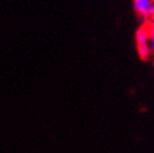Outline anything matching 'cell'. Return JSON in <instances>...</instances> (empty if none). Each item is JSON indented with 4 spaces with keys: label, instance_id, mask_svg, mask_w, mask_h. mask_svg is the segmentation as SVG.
Returning a JSON list of instances; mask_svg holds the SVG:
<instances>
[{
    "label": "cell",
    "instance_id": "1",
    "mask_svg": "<svg viewBox=\"0 0 154 153\" xmlns=\"http://www.w3.org/2000/svg\"><path fill=\"white\" fill-rule=\"evenodd\" d=\"M152 5V0H133V8L139 18L147 20L149 18V8Z\"/></svg>",
    "mask_w": 154,
    "mask_h": 153
},
{
    "label": "cell",
    "instance_id": "2",
    "mask_svg": "<svg viewBox=\"0 0 154 153\" xmlns=\"http://www.w3.org/2000/svg\"><path fill=\"white\" fill-rule=\"evenodd\" d=\"M137 50H138V54H139V58H140L142 60H148V59H149L150 49H149V47H148V44L137 45Z\"/></svg>",
    "mask_w": 154,
    "mask_h": 153
},
{
    "label": "cell",
    "instance_id": "3",
    "mask_svg": "<svg viewBox=\"0 0 154 153\" xmlns=\"http://www.w3.org/2000/svg\"><path fill=\"white\" fill-rule=\"evenodd\" d=\"M149 20H150V21L153 23V24H154V14H153V15H152V17L149 18Z\"/></svg>",
    "mask_w": 154,
    "mask_h": 153
},
{
    "label": "cell",
    "instance_id": "4",
    "mask_svg": "<svg viewBox=\"0 0 154 153\" xmlns=\"http://www.w3.org/2000/svg\"><path fill=\"white\" fill-rule=\"evenodd\" d=\"M152 2H153V3H154V0H152Z\"/></svg>",
    "mask_w": 154,
    "mask_h": 153
}]
</instances>
